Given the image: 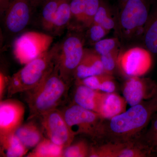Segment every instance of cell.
<instances>
[{"label": "cell", "instance_id": "obj_24", "mask_svg": "<svg viewBox=\"0 0 157 157\" xmlns=\"http://www.w3.org/2000/svg\"><path fill=\"white\" fill-rule=\"evenodd\" d=\"M64 148L45 137L27 155V157H63Z\"/></svg>", "mask_w": 157, "mask_h": 157}, {"label": "cell", "instance_id": "obj_10", "mask_svg": "<svg viewBox=\"0 0 157 157\" xmlns=\"http://www.w3.org/2000/svg\"><path fill=\"white\" fill-rule=\"evenodd\" d=\"M151 55L144 47H132L121 52L118 65L127 76L140 77L147 73L151 67Z\"/></svg>", "mask_w": 157, "mask_h": 157}, {"label": "cell", "instance_id": "obj_26", "mask_svg": "<svg viewBox=\"0 0 157 157\" xmlns=\"http://www.w3.org/2000/svg\"><path fill=\"white\" fill-rule=\"evenodd\" d=\"M109 33V31L102 26L93 22L84 32L85 43L94 46L96 43L104 39Z\"/></svg>", "mask_w": 157, "mask_h": 157}, {"label": "cell", "instance_id": "obj_15", "mask_svg": "<svg viewBox=\"0 0 157 157\" xmlns=\"http://www.w3.org/2000/svg\"><path fill=\"white\" fill-rule=\"evenodd\" d=\"M146 152L133 145L107 144L100 147H91L90 157H139L145 156Z\"/></svg>", "mask_w": 157, "mask_h": 157}, {"label": "cell", "instance_id": "obj_18", "mask_svg": "<svg viewBox=\"0 0 157 157\" xmlns=\"http://www.w3.org/2000/svg\"><path fill=\"white\" fill-rule=\"evenodd\" d=\"M127 104L124 98L117 94L104 93L98 113L104 119H110L125 111Z\"/></svg>", "mask_w": 157, "mask_h": 157}, {"label": "cell", "instance_id": "obj_3", "mask_svg": "<svg viewBox=\"0 0 157 157\" xmlns=\"http://www.w3.org/2000/svg\"><path fill=\"white\" fill-rule=\"evenodd\" d=\"M59 45V42L56 43L10 77L7 89L8 97L33 89L44 80L54 68Z\"/></svg>", "mask_w": 157, "mask_h": 157}, {"label": "cell", "instance_id": "obj_23", "mask_svg": "<svg viewBox=\"0 0 157 157\" xmlns=\"http://www.w3.org/2000/svg\"><path fill=\"white\" fill-rule=\"evenodd\" d=\"M63 0H47L41 4L40 26L45 32L50 33L58 9Z\"/></svg>", "mask_w": 157, "mask_h": 157}, {"label": "cell", "instance_id": "obj_11", "mask_svg": "<svg viewBox=\"0 0 157 157\" xmlns=\"http://www.w3.org/2000/svg\"><path fill=\"white\" fill-rule=\"evenodd\" d=\"M102 0H71V18L67 30L84 32L94 21Z\"/></svg>", "mask_w": 157, "mask_h": 157}, {"label": "cell", "instance_id": "obj_13", "mask_svg": "<svg viewBox=\"0 0 157 157\" xmlns=\"http://www.w3.org/2000/svg\"><path fill=\"white\" fill-rule=\"evenodd\" d=\"M157 86L149 78L131 77L125 83L124 98L131 107L140 104L157 94Z\"/></svg>", "mask_w": 157, "mask_h": 157}, {"label": "cell", "instance_id": "obj_28", "mask_svg": "<svg viewBox=\"0 0 157 157\" xmlns=\"http://www.w3.org/2000/svg\"><path fill=\"white\" fill-rule=\"evenodd\" d=\"M121 53V52H116L100 56L105 73L112 76L116 67L118 64V59Z\"/></svg>", "mask_w": 157, "mask_h": 157}, {"label": "cell", "instance_id": "obj_8", "mask_svg": "<svg viewBox=\"0 0 157 157\" xmlns=\"http://www.w3.org/2000/svg\"><path fill=\"white\" fill-rule=\"evenodd\" d=\"M38 6L35 0H12L2 17L6 36L12 38L21 33Z\"/></svg>", "mask_w": 157, "mask_h": 157}, {"label": "cell", "instance_id": "obj_1", "mask_svg": "<svg viewBox=\"0 0 157 157\" xmlns=\"http://www.w3.org/2000/svg\"><path fill=\"white\" fill-rule=\"evenodd\" d=\"M70 86L55 66L52 72L40 84L25 92L29 111L27 120L39 118L58 108L67 98Z\"/></svg>", "mask_w": 157, "mask_h": 157}, {"label": "cell", "instance_id": "obj_2", "mask_svg": "<svg viewBox=\"0 0 157 157\" xmlns=\"http://www.w3.org/2000/svg\"><path fill=\"white\" fill-rule=\"evenodd\" d=\"M154 0H118L114 8L115 32L121 43L142 39Z\"/></svg>", "mask_w": 157, "mask_h": 157}, {"label": "cell", "instance_id": "obj_14", "mask_svg": "<svg viewBox=\"0 0 157 157\" xmlns=\"http://www.w3.org/2000/svg\"><path fill=\"white\" fill-rule=\"evenodd\" d=\"M103 73H105L100 55L94 49L85 48L83 57L75 72V81Z\"/></svg>", "mask_w": 157, "mask_h": 157}, {"label": "cell", "instance_id": "obj_5", "mask_svg": "<svg viewBox=\"0 0 157 157\" xmlns=\"http://www.w3.org/2000/svg\"><path fill=\"white\" fill-rule=\"evenodd\" d=\"M85 44L84 32L70 30L60 43L55 66L62 78L70 86L83 57Z\"/></svg>", "mask_w": 157, "mask_h": 157}, {"label": "cell", "instance_id": "obj_17", "mask_svg": "<svg viewBox=\"0 0 157 157\" xmlns=\"http://www.w3.org/2000/svg\"><path fill=\"white\" fill-rule=\"evenodd\" d=\"M34 120L22 124L14 132V135L26 148H34L45 137L41 124H37Z\"/></svg>", "mask_w": 157, "mask_h": 157}, {"label": "cell", "instance_id": "obj_30", "mask_svg": "<svg viewBox=\"0 0 157 157\" xmlns=\"http://www.w3.org/2000/svg\"><path fill=\"white\" fill-rule=\"evenodd\" d=\"M113 79V77L111 76L104 80L100 85L99 90L105 93L114 92L116 89V86Z\"/></svg>", "mask_w": 157, "mask_h": 157}, {"label": "cell", "instance_id": "obj_4", "mask_svg": "<svg viewBox=\"0 0 157 157\" xmlns=\"http://www.w3.org/2000/svg\"><path fill=\"white\" fill-rule=\"evenodd\" d=\"M157 110V96L147 103L132 106L110 119L109 129L114 136L128 138L142 130Z\"/></svg>", "mask_w": 157, "mask_h": 157}, {"label": "cell", "instance_id": "obj_12", "mask_svg": "<svg viewBox=\"0 0 157 157\" xmlns=\"http://www.w3.org/2000/svg\"><path fill=\"white\" fill-rule=\"evenodd\" d=\"M25 107L14 100L1 101L0 103V137L14 134L22 124Z\"/></svg>", "mask_w": 157, "mask_h": 157}, {"label": "cell", "instance_id": "obj_32", "mask_svg": "<svg viewBox=\"0 0 157 157\" xmlns=\"http://www.w3.org/2000/svg\"><path fill=\"white\" fill-rule=\"evenodd\" d=\"M149 139L153 146H157V117L152 123L149 133Z\"/></svg>", "mask_w": 157, "mask_h": 157}, {"label": "cell", "instance_id": "obj_27", "mask_svg": "<svg viewBox=\"0 0 157 157\" xmlns=\"http://www.w3.org/2000/svg\"><path fill=\"white\" fill-rule=\"evenodd\" d=\"M91 147L86 141H78L64 149L63 157H86L89 156Z\"/></svg>", "mask_w": 157, "mask_h": 157}, {"label": "cell", "instance_id": "obj_16", "mask_svg": "<svg viewBox=\"0 0 157 157\" xmlns=\"http://www.w3.org/2000/svg\"><path fill=\"white\" fill-rule=\"evenodd\" d=\"M76 84L77 86L73 95L74 104L99 113L104 93L92 89L83 85Z\"/></svg>", "mask_w": 157, "mask_h": 157}, {"label": "cell", "instance_id": "obj_19", "mask_svg": "<svg viewBox=\"0 0 157 157\" xmlns=\"http://www.w3.org/2000/svg\"><path fill=\"white\" fill-rule=\"evenodd\" d=\"M142 40L144 48L151 54L157 55V0L152 5Z\"/></svg>", "mask_w": 157, "mask_h": 157}, {"label": "cell", "instance_id": "obj_21", "mask_svg": "<svg viewBox=\"0 0 157 157\" xmlns=\"http://www.w3.org/2000/svg\"><path fill=\"white\" fill-rule=\"evenodd\" d=\"M71 0H63L59 6L50 33L55 36H60L67 29L71 18Z\"/></svg>", "mask_w": 157, "mask_h": 157}, {"label": "cell", "instance_id": "obj_6", "mask_svg": "<svg viewBox=\"0 0 157 157\" xmlns=\"http://www.w3.org/2000/svg\"><path fill=\"white\" fill-rule=\"evenodd\" d=\"M62 112L74 136L84 134L95 138L103 133L104 118L99 113L75 104L69 105Z\"/></svg>", "mask_w": 157, "mask_h": 157}, {"label": "cell", "instance_id": "obj_31", "mask_svg": "<svg viewBox=\"0 0 157 157\" xmlns=\"http://www.w3.org/2000/svg\"><path fill=\"white\" fill-rule=\"evenodd\" d=\"M10 77L7 76L3 71L0 72V99L2 101L6 89H8Z\"/></svg>", "mask_w": 157, "mask_h": 157}, {"label": "cell", "instance_id": "obj_34", "mask_svg": "<svg viewBox=\"0 0 157 157\" xmlns=\"http://www.w3.org/2000/svg\"><path fill=\"white\" fill-rule=\"evenodd\" d=\"M35 1H36L37 4H38V6H39L41 5V4L45 2V1H47V0H35Z\"/></svg>", "mask_w": 157, "mask_h": 157}, {"label": "cell", "instance_id": "obj_20", "mask_svg": "<svg viewBox=\"0 0 157 157\" xmlns=\"http://www.w3.org/2000/svg\"><path fill=\"white\" fill-rule=\"evenodd\" d=\"M0 145L1 155L3 157H23L29 151L14 134L0 137Z\"/></svg>", "mask_w": 157, "mask_h": 157}, {"label": "cell", "instance_id": "obj_9", "mask_svg": "<svg viewBox=\"0 0 157 157\" xmlns=\"http://www.w3.org/2000/svg\"><path fill=\"white\" fill-rule=\"evenodd\" d=\"M39 118L46 138L64 149L73 143L75 136L70 131L61 110L58 108L53 109Z\"/></svg>", "mask_w": 157, "mask_h": 157}, {"label": "cell", "instance_id": "obj_7", "mask_svg": "<svg viewBox=\"0 0 157 157\" xmlns=\"http://www.w3.org/2000/svg\"><path fill=\"white\" fill-rule=\"evenodd\" d=\"M53 40V37L48 34L36 32L24 33L14 41V56L21 64L25 65L49 50Z\"/></svg>", "mask_w": 157, "mask_h": 157}, {"label": "cell", "instance_id": "obj_33", "mask_svg": "<svg viewBox=\"0 0 157 157\" xmlns=\"http://www.w3.org/2000/svg\"><path fill=\"white\" fill-rule=\"evenodd\" d=\"M11 1L12 0H0V14L2 18Z\"/></svg>", "mask_w": 157, "mask_h": 157}, {"label": "cell", "instance_id": "obj_25", "mask_svg": "<svg viewBox=\"0 0 157 157\" xmlns=\"http://www.w3.org/2000/svg\"><path fill=\"white\" fill-rule=\"evenodd\" d=\"M121 43L117 38L103 39L94 45V49L100 56L121 52Z\"/></svg>", "mask_w": 157, "mask_h": 157}, {"label": "cell", "instance_id": "obj_35", "mask_svg": "<svg viewBox=\"0 0 157 157\" xmlns=\"http://www.w3.org/2000/svg\"></svg>", "mask_w": 157, "mask_h": 157}, {"label": "cell", "instance_id": "obj_29", "mask_svg": "<svg viewBox=\"0 0 157 157\" xmlns=\"http://www.w3.org/2000/svg\"><path fill=\"white\" fill-rule=\"evenodd\" d=\"M112 75L106 73L94 75L83 78L81 80L75 81L76 84H80L86 86L92 89L99 90V87L102 82Z\"/></svg>", "mask_w": 157, "mask_h": 157}, {"label": "cell", "instance_id": "obj_22", "mask_svg": "<svg viewBox=\"0 0 157 157\" xmlns=\"http://www.w3.org/2000/svg\"><path fill=\"white\" fill-rule=\"evenodd\" d=\"M93 22L100 25L107 31L115 29V11L106 0H102L94 17Z\"/></svg>", "mask_w": 157, "mask_h": 157}]
</instances>
